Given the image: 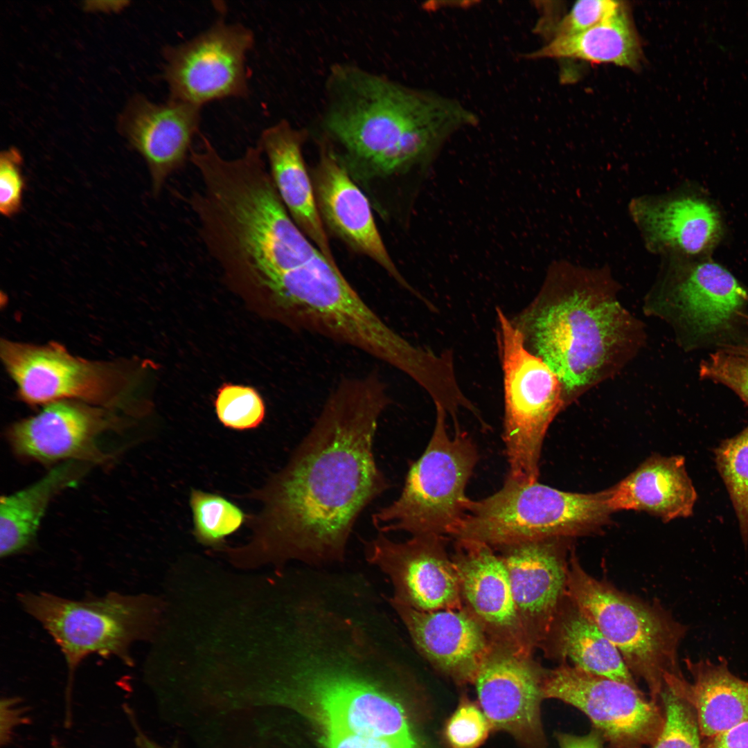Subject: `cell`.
I'll return each mask as SVG.
<instances>
[{
  "instance_id": "15",
  "label": "cell",
  "mask_w": 748,
  "mask_h": 748,
  "mask_svg": "<svg viewBox=\"0 0 748 748\" xmlns=\"http://www.w3.org/2000/svg\"><path fill=\"white\" fill-rule=\"evenodd\" d=\"M118 410L77 400L44 405L37 414L12 424L7 436L19 456L42 463L100 462L98 438L123 422Z\"/></svg>"
},
{
  "instance_id": "35",
  "label": "cell",
  "mask_w": 748,
  "mask_h": 748,
  "mask_svg": "<svg viewBox=\"0 0 748 748\" xmlns=\"http://www.w3.org/2000/svg\"><path fill=\"white\" fill-rule=\"evenodd\" d=\"M623 2L611 0H582L556 24L553 37H565L583 32L614 15Z\"/></svg>"
},
{
  "instance_id": "42",
  "label": "cell",
  "mask_w": 748,
  "mask_h": 748,
  "mask_svg": "<svg viewBox=\"0 0 748 748\" xmlns=\"http://www.w3.org/2000/svg\"><path fill=\"white\" fill-rule=\"evenodd\" d=\"M107 2L105 1V5L100 4L99 1L87 2V5L84 6L89 10L115 11L121 9L124 6L123 3H125V1H108L107 4H106Z\"/></svg>"
},
{
  "instance_id": "18",
  "label": "cell",
  "mask_w": 748,
  "mask_h": 748,
  "mask_svg": "<svg viewBox=\"0 0 748 748\" xmlns=\"http://www.w3.org/2000/svg\"><path fill=\"white\" fill-rule=\"evenodd\" d=\"M201 108L170 98L158 104L137 95L120 116L121 132L145 160L154 195L189 158L199 133Z\"/></svg>"
},
{
  "instance_id": "14",
  "label": "cell",
  "mask_w": 748,
  "mask_h": 748,
  "mask_svg": "<svg viewBox=\"0 0 748 748\" xmlns=\"http://www.w3.org/2000/svg\"><path fill=\"white\" fill-rule=\"evenodd\" d=\"M546 672L531 654L491 643L474 684L492 731L508 733L526 748H545L540 706Z\"/></svg>"
},
{
  "instance_id": "9",
  "label": "cell",
  "mask_w": 748,
  "mask_h": 748,
  "mask_svg": "<svg viewBox=\"0 0 748 748\" xmlns=\"http://www.w3.org/2000/svg\"><path fill=\"white\" fill-rule=\"evenodd\" d=\"M504 372V440L509 474L520 483L537 481L547 429L562 406V384L549 366L525 346L524 335L497 310Z\"/></svg>"
},
{
  "instance_id": "41",
  "label": "cell",
  "mask_w": 748,
  "mask_h": 748,
  "mask_svg": "<svg viewBox=\"0 0 748 748\" xmlns=\"http://www.w3.org/2000/svg\"><path fill=\"white\" fill-rule=\"evenodd\" d=\"M127 715L136 734V741H137L143 748H165L154 742L142 732V730L139 727L138 722L134 718L133 712H129Z\"/></svg>"
},
{
  "instance_id": "43",
  "label": "cell",
  "mask_w": 748,
  "mask_h": 748,
  "mask_svg": "<svg viewBox=\"0 0 748 748\" xmlns=\"http://www.w3.org/2000/svg\"><path fill=\"white\" fill-rule=\"evenodd\" d=\"M51 748H66L57 738H53L51 742Z\"/></svg>"
},
{
  "instance_id": "32",
  "label": "cell",
  "mask_w": 748,
  "mask_h": 748,
  "mask_svg": "<svg viewBox=\"0 0 748 748\" xmlns=\"http://www.w3.org/2000/svg\"><path fill=\"white\" fill-rule=\"evenodd\" d=\"M217 418L226 427L234 430L253 429L262 422L265 416V403L253 388L225 384L215 401Z\"/></svg>"
},
{
  "instance_id": "1",
  "label": "cell",
  "mask_w": 748,
  "mask_h": 748,
  "mask_svg": "<svg viewBox=\"0 0 748 748\" xmlns=\"http://www.w3.org/2000/svg\"><path fill=\"white\" fill-rule=\"evenodd\" d=\"M390 403L377 373L337 384L285 465L247 495L260 509L248 517L249 542L235 549L240 560L315 568L344 560L359 516L390 487L373 452Z\"/></svg>"
},
{
  "instance_id": "26",
  "label": "cell",
  "mask_w": 748,
  "mask_h": 748,
  "mask_svg": "<svg viewBox=\"0 0 748 748\" xmlns=\"http://www.w3.org/2000/svg\"><path fill=\"white\" fill-rule=\"evenodd\" d=\"M747 300V292L734 276L711 262L695 267L676 291L681 315L702 334L725 328Z\"/></svg>"
},
{
  "instance_id": "20",
  "label": "cell",
  "mask_w": 748,
  "mask_h": 748,
  "mask_svg": "<svg viewBox=\"0 0 748 748\" xmlns=\"http://www.w3.org/2000/svg\"><path fill=\"white\" fill-rule=\"evenodd\" d=\"M314 188L320 215L330 229L415 293L391 258L368 199L353 181L338 156L326 147L321 149L316 168Z\"/></svg>"
},
{
  "instance_id": "25",
  "label": "cell",
  "mask_w": 748,
  "mask_h": 748,
  "mask_svg": "<svg viewBox=\"0 0 748 748\" xmlns=\"http://www.w3.org/2000/svg\"><path fill=\"white\" fill-rule=\"evenodd\" d=\"M540 648L561 663L639 688L618 650L567 596Z\"/></svg>"
},
{
  "instance_id": "37",
  "label": "cell",
  "mask_w": 748,
  "mask_h": 748,
  "mask_svg": "<svg viewBox=\"0 0 748 748\" xmlns=\"http://www.w3.org/2000/svg\"><path fill=\"white\" fill-rule=\"evenodd\" d=\"M326 748H416L413 740L378 738L353 734L327 732Z\"/></svg>"
},
{
  "instance_id": "21",
  "label": "cell",
  "mask_w": 748,
  "mask_h": 748,
  "mask_svg": "<svg viewBox=\"0 0 748 748\" xmlns=\"http://www.w3.org/2000/svg\"><path fill=\"white\" fill-rule=\"evenodd\" d=\"M306 134L305 130L281 120L265 129L257 143L267 158L270 175L290 217L324 256L336 264L303 157Z\"/></svg>"
},
{
  "instance_id": "2",
  "label": "cell",
  "mask_w": 748,
  "mask_h": 748,
  "mask_svg": "<svg viewBox=\"0 0 748 748\" xmlns=\"http://www.w3.org/2000/svg\"><path fill=\"white\" fill-rule=\"evenodd\" d=\"M319 127L347 158L375 175L427 166L477 116L456 100L349 63L327 74Z\"/></svg>"
},
{
  "instance_id": "44",
  "label": "cell",
  "mask_w": 748,
  "mask_h": 748,
  "mask_svg": "<svg viewBox=\"0 0 748 748\" xmlns=\"http://www.w3.org/2000/svg\"><path fill=\"white\" fill-rule=\"evenodd\" d=\"M136 747L137 748H143L139 743L136 742Z\"/></svg>"
},
{
  "instance_id": "16",
  "label": "cell",
  "mask_w": 748,
  "mask_h": 748,
  "mask_svg": "<svg viewBox=\"0 0 748 748\" xmlns=\"http://www.w3.org/2000/svg\"><path fill=\"white\" fill-rule=\"evenodd\" d=\"M567 538H548L497 547L509 576L525 636L540 648L567 594Z\"/></svg>"
},
{
  "instance_id": "31",
  "label": "cell",
  "mask_w": 748,
  "mask_h": 748,
  "mask_svg": "<svg viewBox=\"0 0 748 748\" xmlns=\"http://www.w3.org/2000/svg\"><path fill=\"white\" fill-rule=\"evenodd\" d=\"M659 701L664 723L652 748H702L697 718L689 702L667 684Z\"/></svg>"
},
{
  "instance_id": "24",
  "label": "cell",
  "mask_w": 748,
  "mask_h": 748,
  "mask_svg": "<svg viewBox=\"0 0 748 748\" xmlns=\"http://www.w3.org/2000/svg\"><path fill=\"white\" fill-rule=\"evenodd\" d=\"M630 211L653 251L697 254L710 248L720 235L717 211L699 199H640L632 202Z\"/></svg>"
},
{
  "instance_id": "27",
  "label": "cell",
  "mask_w": 748,
  "mask_h": 748,
  "mask_svg": "<svg viewBox=\"0 0 748 748\" xmlns=\"http://www.w3.org/2000/svg\"><path fill=\"white\" fill-rule=\"evenodd\" d=\"M528 56L533 59H578L637 70L643 52L630 11L623 2L607 19L576 35L553 37Z\"/></svg>"
},
{
  "instance_id": "4",
  "label": "cell",
  "mask_w": 748,
  "mask_h": 748,
  "mask_svg": "<svg viewBox=\"0 0 748 748\" xmlns=\"http://www.w3.org/2000/svg\"><path fill=\"white\" fill-rule=\"evenodd\" d=\"M22 609L40 623L60 649L67 668L64 723L72 720V693L75 672L91 654L116 657L134 664L131 648L149 637L158 615L157 600L148 595L109 592L80 600L47 592L18 595Z\"/></svg>"
},
{
  "instance_id": "28",
  "label": "cell",
  "mask_w": 748,
  "mask_h": 748,
  "mask_svg": "<svg viewBox=\"0 0 748 748\" xmlns=\"http://www.w3.org/2000/svg\"><path fill=\"white\" fill-rule=\"evenodd\" d=\"M84 464L82 461H66L28 487L1 497V558L21 553L30 546L50 501L62 490L76 483L86 470Z\"/></svg>"
},
{
  "instance_id": "11",
  "label": "cell",
  "mask_w": 748,
  "mask_h": 748,
  "mask_svg": "<svg viewBox=\"0 0 748 748\" xmlns=\"http://www.w3.org/2000/svg\"><path fill=\"white\" fill-rule=\"evenodd\" d=\"M544 699H555L582 711L607 748H652L662 729L660 702L638 687L594 675L567 662L547 670Z\"/></svg>"
},
{
  "instance_id": "36",
  "label": "cell",
  "mask_w": 748,
  "mask_h": 748,
  "mask_svg": "<svg viewBox=\"0 0 748 748\" xmlns=\"http://www.w3.org/2000/svg\"><path fill=\"white\" fill-rule=\"evenodd\" d=\"M22 161L19 150L12 147L0 154V211L7 217L15 215L21 209L26 186Z\"/></svg>"
},
{
  "instance_id": "33",
  "label": "cell",
  "mask_w": 748,
  "mask_h": 748,
  "mask_svg": "<svg viewBox=\"0 0 748 748\" xmlns=\"http://www.w3.org/2000/svg\"><path fill=\"white\" fill-rule=\"evenodd\" d=\"M700 375L730 388L748 406V346L711 354L701 364Z\"/></svg>"
},
{
  "instance_id": "8",
  "label": "cell",
  "mask_w": 748,
  "mask_h": 748,
  "mask_svg": "<svg viewBox=\"0 0 748 748\" xmlns=\"http://www.w3.org/2000/svg\"><path fill=\"white\" fill-rule=\"evenodd\" d=\"M625 321L615 301L576 290L526 313L523 323L538 357L571 390L598 375L623 341Z\"/></svg>"
},
{
  "instance_id": "12",
  "label": "cell",
  "mask_w": 748,
  "mask_h": 748,
  "mask_svg": "<svg viewBox=\"0 0 748 748\" xmlns=\"http://www.w3.org/2000/svg\"><path fill=\"white\" fill-rule=\"evenodd\" d=\"M254 34L220 20L193 38L163 51L169 98L199 107L249 94L246 57Z\"/></svg>"
},
{
  "instance_id": "13",
  "label": "cell",
  "mask_w": 748,
  "mask_h": 748,
  "mask_svg": "<svg viewBox=\"0 0 748 748\" xmlns=\"http://www.w3.org/2000/svg\"><path fill=\"white\" fill-rule=\"evenodd\" d=\"M367 562L386 574L393 587L389 603L418 611L463 607L457 573L443 536L414 535L395 542L378 533L364 542Z\"/></svg>"
},
{
  "instance_id": "5",
  "label": "cell",
  "mask_w": 748,
  "mask_h": 748,
  "mask_svg": "<svg viewBox=\"0 0 748 748\" xmlns=\"http://www.w3.org/2000/svg\"><path fill=\"white\" fill-rule=\"evenodd\" d=\"M607 490L595 493L561 491L535 482L508 479L492 495L470 499L450 535L497 548L548 538H569L597 531L612 513Z\"/></svg>"
},
{
  "instance_id": "7",
  "label": "cell",
  "mask_w": 748,
  "mask_h": 748,
  "mask_svg": "<svg viewBox=\"0 0 748 748\" xmlns=\"http://www.w3.org/2000/svg\"><path fill=\"white\" fill-rule=\"evenodd\" d=\"M436 407L431 438L422 456L409 466L400 495L372 515L378 533L450 535L465 513L470 501L465 488L477 461V449L458 427L449 436L447 412L440 405Z\"/></svg>"
},
{
  "instance_id": "10",
  "label": "cell",
  "mask_w": 748,
  "mask_h": 748,
  "mask_svg": "<svg viewBox=\"0 0 748 748\" xmlns=\"http://www.w3.org/2000/svg\"><path fill=\"white\" fill-rule=\"evenodd\" d=\"M0 356L18 396L33 406L70 400L122 409L134 387L127 363L84 359L55 342L2 339Z\"/></svg>"
},
{
  "instance_id": "29",
  "label": "cell",
  "mask_w": 748,
  "mask_h": 748,
  "mask_svg": "<svg viewBox=\"0 0 748 748\" xmlns=\"http://www.w3.org/2000/svg\"><path fill=\"white\" fill-rule=\"evenodd\" d=\"M189 504L196 540L206 546H220L224 539L238 531L249 515L235 503L215 493L192 488Z\"/></svg>"
},
{
  "instance_id": "38",
  "label": "cell",
  "mask_w": 748,
  "mask_h": 748,
  "mask_svg": "<svg viewBox=\"0 0 748 748\" xmlns=\"http://www.w3.org/2000/svg\"><path fill=\"white\" fill-rule=\"evenodd\" d=\"M702 748H748V721L706 738Z\"/></svg>"
},
{
  "instance_id": "22",
  "label": "cell",
  "mask_w": 748,
  "mask_h": 748,
  "mask_svg": "<svg viewBox=\"0 0 748 748\" xmlns=\"http://www.w3.org/2000/svg\"><path fill=\"white\" fill-rule=\"evenodd\" d=\"M607 490L612 513L643 511L664 522L691 516L697 500L681 455H652Z\"/></svg>"
},
{
  "instance_id": "3",
  "label": "cell",
  "mask_w": 748,
  "mask_h": 748,
  "mask_svg": "<svg viewBox=\"0 0 748 748\" xmlns=\"http://www.w3.org/2000/svg\"><path fill=\"white\" fill-rule=\"evenodd\" d=\"M267 293L299 328L359 349L421 386L439 372L440 357L388 326L321 252L271 282Z\"/></svg>"
},
{
  "instance_id": "6",
  "label": "cell",
  "mask_w": 748,
  "mask_h": 748,
  "mask_svg": "<svg viewBox=\"0 0 748 748\" xmlns=\"http://www.w3.org/2000/svg\"><path fill=\"white\" fill-rule=\"evenodd\" d=\"M566 594L618 650L632 675L644 682L650 697L660 702L666 675L680 672L677 652L687 627L660 606L594 578L573 553Z\"/></svg>"
},
{
  "instance_id": "39",
  "label": "cell",
  "mask_w": 748,
  "mask_h": 748,
  "mask_svg": "<svg viewBox=\"0 0 748 748\" xmlns=\"http://www.w3.org/2000/svg\"><path fill=\"white\" fill-rule=\"evenodd\" d=\"M556 737L560 748H603L604 744L600 734L594 729L585 736L558 733Z\"/></svg>"
},
{
  "instance_id": "19",
  "label": "cell",
  "mask_w": 748,
  "mask_h": 748,
  "mask_svg": "<svg viewBox=\"0 0 748 748\" xmlns=\"http://www.w3.org/2000/svg\"><path fill=\"white\" fill-rule=\"evenodd\" d=\"M389 603L431 666L458 684H474L491 642L467 609L422 612Z\"/></svg>"
},
{
  "instance_id": "34",
  "label": "cell",
  "mask_w": 748,
  "mask_h": 748,
  "mask_svg": "<svg viewBox=\"0 0 748 748\" xmlns=\"http://www.w3.org/2000/svg\"><path fill=\"white\" fill-rule=\"evenodd\" d=\"M490 731V724L479 704L464 695L445 723L444 737L450 748H479Z\"/></svg>"
},
{
  "instance_id": "17",
  "label": "cell",
  "mask_w": 748,
  "mask_h": 748,
  "mask_svg": "<svg viewBox=\"0 0 748 748\" xmlns=\"http://www.w3.org/2000/svg\"><path fill=\"white\" fill-rule=\"evenodd\" d=\"M452 559L463 607L481 625L490 642L533 654L499 555L488 545L457 540Z\"/></svg>"
},
{
  "instance_id": "30",
  "label": "cell",
  "mask_w": 748,
  "mask_h": 748,
  "mask_svg": "<svg viewBox=\"0 0 748 748\" xmlns=\"http://www.w3.org/2000/svg\"><path fill=\"white\" fill-rule=\"evenodd\" d=\"M717 469L734 508L743 543L748 544V425L715 449Z\"/></svg>"
},
{
  "instance_id": "40",
  "label": "cell",
  "mask_w": 748,
  "mask_h": 748,
  "mask_svg": "<svg viewBox=\"0 0 748 748\" xmlns=\"http://www.w3.org/2000/svg\"><path fill=\"white\" fill-rule=\"evenodd\" d=\"M1 705L4 706L2 708L5 711L6 715V723L1 726H5L4 729L1 731V742H7L10 739L14 729L17 727L21 720H23L22 716V708L17 703V700L15 698H6L3 702H1Z\"/></svg>"
},
{
  "instance_id": "23",
  "label": "cell",
  "mask_w": 748,
  "mask_h": 748,
  "mask_svg": "<svg viewBox=\"0 0 748 748\" xmlns=\"http://www.w3.org/2000/svg\"><path fill=\"white\" fill-rule=\"evenodd\" d=\"M685 664L691 681L679 672L668 674L665 684L691 705L702 737L711 738L748 721V682L733 675L724 659H686Z\"/></svg>"
}]
</instances>
